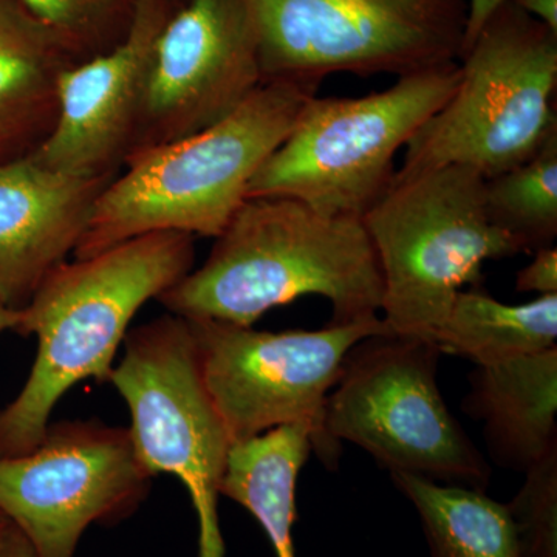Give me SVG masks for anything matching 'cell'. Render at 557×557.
Instances as JSON below:
<instances>
[{"label": "cell", "instance_id": "cell-20", "mask_svg": "<svg viewBox=\"0 0 557 557\" xmlns=\"http://www.w3.org/2000/svg\"><path fill=\"white\" fill-rule=\"evenodd\" d=\"M487 218L520 252L549 247L557 237V132L536 156L485 180Z\"/></svg>", "mask_w": 557, "mask_h": 557}, {"label": "cell", "instance_id": "cell-22", "mask_svg": "<svg viewBox=\"0 0 557 557\" xmlns=\"http://www.w3.org/2000/svg\"><path fill=\"white\" fill-rule=\"evenodd\" d=\"M507 508L519 557H557V449L525 472Z\"/></svg>", "mask_w": 557, "mask_h": 557}, {"label": "cell", "instance_id": "cell-4", "mask_svg": "<svg viewBox=\"0 0 557 557\" xmlns=\"http://www.w3.org/2000/svg\"><path fill=\"white\" fill-rule=\"evenodd\" d=\"M460 61L457 89L410 138L397 177L463 166L493 178L556 134L557 33L507 0Z\"/></svg>", "mask_w": 557, "mask_h": 557}, {"label": "cell", "instance_id": "cell-19", "mask_svg": "<svg viewBox=\"0 0 557 557\" xmlns=\"http://www.w3.org/2000/svg\"><path fill=\"white\" fill-rule=\"evenodd\" d=\"M391 479L417 509L431 557H519L507 504L412 474Z\"/></svg>", "mask_w": 557, "mask_h": 557}, {"label": "cell", "instance_id": "cell-3", "mask_svg": "<svg viewBox=\"0 0 557 557\" xmlns=\"http://www.w3.org/2000/svg\"><path fill=\"white\" fill-rule=\"evenodd\" d=\"M317 94V87L262 83L214 126L131 156L102 190L73 259L152 233L215 239Z\"/></svg>", "mask_w": 557, "mask_h": 557}, {"label": "cell", "instance_id": "cell-12", "mask_svg": "<svg viewBox=\"0 0 557 557\" xmlns=\"http://www.w3.org/2000/svg\"><path fill=\"white\" fill-rule=\"evenodd\" d=\"M260 84L240 0H186L157 42L129 157L214 126Z\"/></svg>", "mask_w": 557, "mask_h": 557}, {"label": "cell", "instance_id": "cell-10", "mask_svg": "<svg viewBox=\"0 0 557 557\" xmlns=\"http://www.w3.org/2000/svg\"><path fill=\"white\" fill-rule=\"evenodd\" d=\"M109 383L129 406L132 442L153 475L188 490L199 518V557H225L220 482L231 438L201 375L188 321L164 314L127 332Z\"/></svg>", "mask_w": 557, "mask_h": 557}, {"label": "cell", "instance_id": "cell-9", "mask_svg": "<svg viewBox=\"0 0 557 557\" xmlns=\"http://www.w3.org/2000/svg\"><path fill=\"white\" fill-rule=\"evenodd\" d=\"M186 321L201 375L233 445L270 429L304 424L319 460L338 468L341 443L325 431V405L348 351L359 341L388 332L383 318L330 322L313 332H259L214 319Z\"/></svg>", "mask_w": 557, "mask_h": 557}, {"label": "cell", "instance_id": "cell-18", "mask_svg": "<svg viewBox=\"0 0 557 557\" xmlns=\"http://www.w3.org/2000/svg\"><path fill=\"white\" fill-rule=\"evenodd\" d=\"M442 354L475 366L497 364L557 346V295L531 302H498L475 285L458 293L448 318L435 333Z\"/></svg>", "mask_w": 557, "mask_h": 557}, {"label": "cell", "instance_id": "cell-6", "mask_svg": "<svg viewBox=\"0 0 557 557\" xmlns=\"http://www.w3.org/2000/svg\"><path fill=\"white\" fill-rule=\"evenodd\" d=\"M458 79L460 65L450 62L364 97L310 98L248 197H292L325 215L362 220L391 189L398 150L445 106Z\"/></svg>", "mask_w": 557, "mask_h": 557}, {"label": "cell", "instance_id": "cell-29", "mask_svg": "<svg viewBox=\"0 0 557 557\" xmlns=\"http://www.w3.org/2000/svg\"><path fill=\"white\" fill-rule=\"evenodd\" d=\"M180 2H183V3H185V2H186V0H180Z\"/></svg>", "mask_w": 557, "mask_h": 557}, {"label": "cell", "instance_id": "cell-21", "mask_svg": "<svg viewBox=\"0 0 557 557\" xmlns=\"http://www.w3.org/2000/svg\"><path fill=\"white\" fill-rule=\"evenodd\" d=\"M76 64L126 38L138 0H21Z\"/></svg>", "mask_w": 557, "mask_h": 557}, {"label": "cell", "instance_id": "cell-16", "mask_svg": "<svg viewBox=\"0 0 557 557\" xmlns=\"http://www.w3.org/2000/svg\"><path fill=\"white\" fill-rule=\"evenodd\" d=\"M76 62L21 0H0V164L32 156L58 115V79Z\"/></svg>", "mask_w": 557, "mask_h": 557}, {"label": "cell", "instance_id": "cell-28", "mask_svg": "<svg viewBox=\"0 0 557 557\" xmlns=\"http://www.w3.org/2000/svg\"><path fill=\"white\" fill-rule=\"evenodd\" d=\"M10 525V520L5 518V516L0 512V537L3 536V533H5L7 528Z\"/></svg>", "mask_w": 557, "mask_h": 557}, {"label": "cell", "instance_id": "cell-25", "mask_svg": "<svg viewBox=\"0 0 557 557\" xmlns=\"http://www.w3.org/2000/svg\"><path fill=\"white\" fill-rule=\"evenodd\" d=\"M528 16L557 33V0H508Z\"/></svg>", "mask_w": 557, "mask_h": 557}, {"label": "cell", "instance_id": "cell-26", "mask_svg": "<svg viewBox=\"0 0 557 557\" xmlns=\"http://www.w3.org/2000/svg\"><path fill=\"white\" fill-rule=\"evenodd\" d=\"M0 557H36L30 542L11 522L0 537Z\"/></svg>", "mask_w": 557, "mask_h": 557}, {"label": "cell", "instance_id": "cell-1", "mask_svg": "<svg viewBox=\"0 0 557 557\" xmlns=\"http://www.w3.org/2000/svg\"><path fill=\"white\" fill-rule=\"evenodd\" d=\"M310 295L330 300L333 324L379 317L383 277L364 223L263 196L248 197L207 262L157 300L175 317L252 327L267 311Z\"/></svg>", "mask_w": 557, "mask_h": 557}, {"label": "cell", "instance_id": "cell-23", "mask_svg": "<svg viewBox=\"0 0 557 557\" xmlns=\"http://www.w3.org/2000/svg\"><path fill=\"white\" fill-rule=\"evenodd\" d=\"M519 293H537L539 296L557 295V248L555 245L539 248L534 259L516 276Z\"/></svg>", "mask_w": 557, "mask_h": 557}, {"label": "cell", "instance_id": "cell-14", "mask_svg": "<svg viewBox=\"0 0 557 557\" xmlns=\"http://www.w3.org/2000/svg\"><path fill=\"white\" fill-rule=\"evenodd\" d=\"M115 177H78L33 156L0 164L3 306L24 309L44 278L73 256L102 190Z\"/></svg>", "mask_w": 557, "mask_h": 557}, {"label": "cell", "instance_id": "cell-17", "mask_svg": "<svg viewBox=\"0 0 557 557\" xmlns=\"http://www.w3.org/2000/svg\"><path fill=\"white\" fill-rule=\"evenodd\" d=\"M313 450L310 429L285 424L234 443L220 482V496L248 509L269 536L277 557H296L293 525L296 483Z\"/></svg>", "mask_w": 557, "mask_h": 557}, {"label": "cell", "instance_id": "cell-27", "mask_svg": "<svg viewBox=\"0 0 557 557\" xmlns=\"http://www.w3.org/2000/svg\"><path fill=\"white\" fill-rule=\"evenodd\" d=\"M17 318H20V310H11L0 302V333L7 332V330H14Z\"/></svg>", "mask_w": 557, "mask_h": 557}, {"label": "cell", "instance_id": "cell-24", "mask_svg": "<svg viewBox=\"0 0 557 557\" xmlns=\"http://www.w3.org/2000/svg\"><path fill=\"white\" fill-rule=\"evenodd\" d=\"M504 2H507V0H468L467 35H465L463 50H461V53H463L469 44L474 40L475 36L479 35V32L482 30L486 21L493 16L494 11Z\"/></svg>", "mask_w": 557, "mask_h": 557}, {"label": "cell", "instance_id": "cell-13", "mask_svg": "<svg viewBox=\"0 0 557 557\" xmlns=\"http://www.w3.org/2000/svg\"><path fill=\"white\" fill-rule=\"evenodd\" d=\"M182 3L138 0L131 30L119 46L62 72L57 121L33 159L86 178L115 177L123 170L157 42Z\"/></svg>", "mask_w": 557, "mask_h": 557}, {"label": "cell", "instance_id": "cell-7", "mask_svg": "<svg viewBox=\"0 0 557 557\" xmlns=\"http://www.w3.org/2000/svg\"><path fill=\"white\" fill-rule=\"evenodd\" d=\"M262 83L410 75L460 61L468 0H240Z\"/></svg>", "mask_w": 557, "mask_h": 557}, {"label": "cell", "instance_id": "cell-11", "mask_svg": "<svg viewBox=\"0 0 557 557\" xmlns=\"http://www.w3.org/2000/svg\"><path fill=\"white\" fill-rule=\"evenodd\" d=\"M153 478L129 429L90 420L50 423L38 448L0 457V512L36 557H75L87 528L131 518Z\"/></svg>", "mask_w": 557, "mask_h": 557}, {"label": "cell", "instance_id": "cell-2", "mask_svg": "<svg viewBox=\"0 0 557 557\" xmlns=\"http://www.w3.org/2000/svg\"><path fill=\"white\" fill-rule=\"evenodd\" d=\"M194 237L152 233L65 260L20 310V335L38 338L30 375L0 409V457L38 448L60 399L84 380L109 383L135 314L193 270Z\"/></svg>", "mask_w": 557, "mask_h": 557}, {"label": "cell", "instance_id": "cell-8", "mask_svg": "<svg viewBox=\"0 0 557 557\" xmlns=\"http://www.w3.org/2000/svg\"><path fill=\"white\" fill-rule=\"evenodd\" d=\"M431 341L386 332L354 346L325 405V431L364 449L391 474L486 491L491 468L450 413Z\"/></svg>", "mask_w": 557, "mask_h": 557}, {"label": "cell", "instance_id": "cell-5", "mask_svg": "<svg viewBox=\"0 0 557 557\" xmlns=\"http://www.w3.org/2000/svg\"><path fill=\"white\" fill-rule=\"evenodd\" d=\"M485 178L463 166L397 177L362 218L383 277L384 324L431 341L465 285H482L486 260L519 255L485 208Z\"/></svg>", "mask_w": 557, "mask_h": 557}, {"label": "cell", "instance_id": "cell-15", "mask_svg": "<svg viewBox=\"0 0 557 557\" xmlns=\"http://www.w3.org/2000/svg\"><path fill=\"white\" fill-rule=\"evenodd\" d=\"M461 406L482 421L491 460L525 474L557 449V346L478 366Z\"/></svg>", "mask_w": 557, "mask_h": 557}]
</instances>
